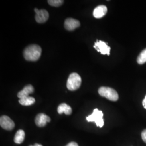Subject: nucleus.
Wrapping results in <instances>:
<instances>
[{"instance_id":"nucleus-1","label":"nucleus","mask_w":146,"mask_h":146,"mask_svg":"<svg viewBox=\"0 0 146 146\" xmlns=\"http://www.w3.org/2000/svg\"><path fill=\"white\" fill-rule=\"evenodd\" d=\"M42 49L38 45L32 44L26 47L23 52V56L27 61H36L41 55Z\"/></svg>"},{"instance_id":"nucleus-2","label":"nucleus","mask_w":146,"mask_h":146,"mask_svg":"<svg viewBox=\"0 0 146 146\" xmlns=\"http://www.w3.org/2000/svg\"><path fill=\"white\" fill-rule=\"evenodd\" d=\"M81 78L78 73H72L67 80V87L68 90L74 91L78 89L81 84Z\"/></svg>"},{"instance_id":"nucleus-3","label":"nucleus","mask_w":146,"mask_h":146,"mask_svg":"<svg viewBox=\"0 0 146 146\" xmlns=\"http://www.w3.org/2000/svg\"><path fill=\"white\" fill-rule=\"evenodd\" d=\"M99 94L102 97L112 101H116L119 99V95L115 89L108 87H101L99 89Z\"/></svg>"},{"instance_id":"nucleus-4","label":"nucleus","mask_w":146,"mask_h":146,"mask_svg":"<svg viewBox=\"0 0 146 146\" xmlns=\"http://www.w3.org/2000/svg\"><path fill=\"white\" fill-rule=\"evenodd\" d=\"M103 113L102 111L96 108L93 110V113L86 117L88 122H95L97 127L102 128L104 125V121L103 119Z\"/></svg>"},{"instance_id":"nucleus-5","label":"nucleus","mask_w":146,"mask_h":146,"mask_svg":"<svg viewBox=\"0 0 146 146\" xmlns=\"http://www.w3.org/2000/svg\"><path fill=\"white\" fill-rule=\"evenodd\" d=\"M0 125L4 129L7 131H11L14 129L15 123L9 117L3 115L0 118Z\"/></svg>"},{"instance_id":"nucleus-6","label":"nucleus","mask_w":146,"mask_h":146,"mask_svg":"<svg viewBox=\"0 0 146 146\" xmlns=\"http://www.w3.org/2000/svg\"><path fill=\"white\" fill-rule=\"evenodd\" d=\"M94 48L99 52L101 53L103 55H110V47H109L106 43L102 41H97L95 43Z\"/></svg>"},{"instance_id":"nucleus-7","label":"nucleus","mask_w":146,"mask_h":146,"mask_svg":"<svg viewBox=\"0 0 146 146\" xmlns=\"http://www.w3.org/2000/svg\"><path fill=\"white\" fill-rule=\"evenodd\" d=\"M34 11L36 13L35 20L37 22L39 23H43L46 22L48 20L49 15L48 12L46 10H38L37 8H35Z\"/></svg>"},{"instance_id":"nucleus-8","label":"nucleus","mask_w":146,"mask_h":146,"mask_svg":"<svg viewBox=\"0 0 146 146\" xmlns=\"http://www.w3.org/2000/svg\"><path fill=\"white\" fill-rule=\"evenodd\" d=\"M50 118L47 115L41 113L37 115L35 119V124L39 127H43L46 125L48 122H50Z\"/></svg>"},{"instance_id":"nucleus-9","label":"nucleus","mask_w":146,"mask_h":146,"mask_svg":"<svg viewBox=\"0 0 146 146\" xmlns=\"http://www.w3.org/2000/svg\"><path fill=\"white\" fill-rule=\"evenodd\" d=\"M80 26V22L73 18H68L64 21V27L69 31H72Z\"/></svg>"},{"instance_id":"nucleus-10","label":"nucleus","mask_w":146,"mask_h":146,"mask_svg":"<svg viewBox=\"0 0 146 146\" xmlns=\"http://www.w3.org/2000/svg\"><path fill=\"white\" fill-rule=\"evenodd\" d=\"M34 92V88L31 84H28L17 94V97L20 99L29 96V94H32Z\"/></svg>"},{"instance_id":"nucleus-11","label":"nucleus","mask_w":146,"mask_h":146,"mask_svg":"<svg viewBox=\"0 0 146 146\" xmlns=\"http://www.w3.org/2000/svg\"><path fill=\"white\" fill-rule=\"evenodd\" d=\"M107 13V8L104 5H100L96 7L93 11V16L96 19L104 17Z\"/></svg>"},{"instance_id":"nucleus-12","label":"nucleus","mask_w":146,"mask_h":146,"mask_svg":"<svg viewBox=\"0 0 146 146\" xmlns=\"http://www.w3.org/2000/svg\"><path fill=\"white\" fill-rule=\"evenodd\" d=\"M58 112L59 114L64 113L66 115H69L72 113V109L68 104L63 103L58 106Z\"/></svg>"},{"instance_id":"nucleus-13","label":"nucleus","mask_w":146,"mask_h":146,"mask_svg":"<svg viewBox=\"0 0 146 146\" xmlns=\"http://www.w3.org/2000/svg\"><path fill=\"white\" fill-rule=\"evenodd\" d=\"M25 131L20 129L19 130L16 132L15 135L14 137V142L17 144H20L23 142V141L25 140Z\"/></svg>"},{"instance_id":"nucleus-14","label":"nucleus","mask_w":146,"mask_h":146,"mask_svg":"<svg viewBox=\"0 0 146 146\" xmlns=\"http://www.w3.org/2000/svg\"><path fill=\"white\" fill-rule=\"evenodd\" d=\"M19 102L20 104L23 106H31V104H34L35 102V100L33 97L28 96L26 98L19 100Z\"/></svg>"},{"instance_id":"nucleus-15","label":"nucleus","mask_w":146,"mask_h":146,"mask_svg":"<svg viewBox=\"0 0 146 146\" xmlns=\"http://www.w3.org/2000/svg\"><path fill=\"white\" fill-rule=\"evenodd\" d=\"M137 62L139 64H143L146 62V48L140 54L137 58Z\"/></svg>"},{"instance_id":"nucleus-16","label":"nucleus","mask_w":146,"mask_h":146,"mask_svg":"<svg viewBox=\"0 0 146 146\" xmlns=\"http://www.w3.org/2000/svg\"><path fill=\"white\" fill-rule=\"evenodd\" d=\"M49 5L52 7H58L62 5L64 1L62 0H49L48 1Z\"/></svg>"},{"instance_id":"nucleus-17","label":"nucleus","mask_w":146,"mask_h":146,"mask_svg":"<svg viewBox=\"0 0 146 146\" xmlns=\"http://www.w3.org/2000/svg\"><path fill=\"white\" fill-rule=\"evenodd\" d=\"M141 136L143 141L146 143V129L143 131L141 133Z\"/></svg>"},{"instance_id":"nucleus-18","label":"nucleus","mask_w":146,"mask_h":146,"mask_svg":"<svg viewBox=\"0 0 146 146\" xmlns=\"http://www.w3.org/2000/svg\"><path fill=\"white\" fill-rule=\"evenodd\" d=\"M66 146H78V144L75 142H71L69 143Z\"/></svg>"},{"instance_id":"nucleus-19","label":"nucleus","mask_w":146,"mask_h":146,"mask_svg":"<svg viewBox=\"0 0 146 146\" xmlns=\"http://www.w3.org/2000/svg\"><path fill=\"white\" fill-rule=\"evenodd\" d=\"M142 105H143V107L146 110V95L145 99H143V101H142Z\"/></svg>"},{"instance_id":"nucleus-20","label":"nucleus","mask_w":146,"mask_h":146,"mask_svg":"<svg viewBox=\"0 0 146 146\" xmlns=\"http://www.w3.org/2000/svg\"><path fill=\"white\" fill-rule=\"evenodd\" d=\"M29 146H43L42 145L38 144V143H35L34 145H30Z\"/></svg>"}]
</instances>
